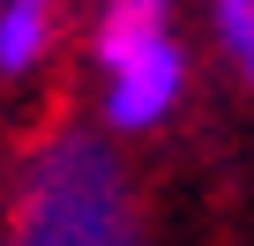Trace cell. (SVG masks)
<instances>
[{"instance_id": "cell-1", "label": "cell", "mask_w": 254, "mask_h": 246, "mask_svg": "<svg viewBox=\"0 0 254 246\" xmlns=\"http://www.w3.org/2000/svg\"><path fill=\"white\" fill-rule=\"evenodd\" d=\"M8 246H142L120 157L97 135H60L30 164Z\"/></svg>"}, {"instance_id": "cell-2", "label": "cell", "mask_w": 254, "mask_h": 246, "mask_svg": "<svg viewBox=\"0 0 254 246\" xmlns=\"http://www.w3.org/2000/svg\"><path fill=\"white\" fill-rule=\"evenodd\" d=\"M180 90H187V52H180V38H157L150 52L105 67V119L120 135H150L157 119H172Z\"/></svg>"}, {"instance_id": "cell-3", "label": "cell", "mask_w": 254, "mask_h": 246, "mask_svg": "<svg viewBox=\"0 0 254 246\" xmlns=\"http://www.w3.org/2000/svg\"><path fill=\"white\" fill-rule=\"evenodd\" d=\"M157 38H172V0H105V23H97V60L105 67L150 52Z\"/></svg>"}, {"instance_id": "cell-4", "label": "cell", "mask_w": 254, "mask_h": 246, "mask_svg": "<svg viewBox=\"0 0 254 246\" xmlns=\"http://www.w3.org/2000/svg\"><path fill=\"white\" fill-rule=\"evenodd\" d=\"M53 23H60V0H0V67L30 75L53 52Z\"/></svg>"}, {"instance_id": "cell-5", "label": "cell", "mask_w": 254, "mask_h": 246, "mask_svg": "<svg viewBox=\"0 0 254 246\" xmlns=\"http://www.w3.org/2000/svg\"><path fill=\"white\" fill-rule=\"evenodd\" d=\"M217 38L239 67L254 60V0H217Z\"/></svg>"}]
</instances>
